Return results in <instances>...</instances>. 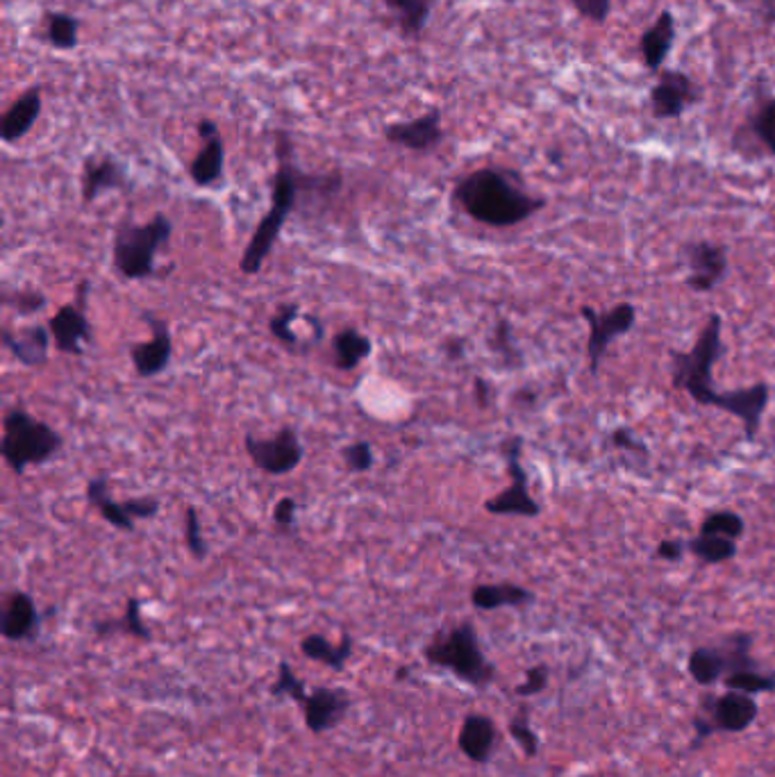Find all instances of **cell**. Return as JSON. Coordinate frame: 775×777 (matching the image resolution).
<instances>
[{
  "mask_svg": "<svg viewBox=\"0 0 775 777\" xmlns=\"http://www.w3.org/2000/svg\"><path fill=\"white\" fill-rule=\"evenodd\" d=\"M453 198L473 221L489 227H514L546 205L544 198L526 192L519 175L501 166H484L464 175L455 185Z\"/></svg>",
  "mask_w": 775,
  "mask_h": 777,
  "instance_id": "cell-1",
  "label": "cell"
},
{
  "mask_svg": "<svg viewBox=\"0 0 775 777\" xmlns=\"http://www.w3.org/2000/svg\"><path fill=\"white\" fill-rule=\"evenodd\" d=\"M275 158H278V171L273 175L271 207L262 217L260 225L255 227L253 237L242 255L239 269L244 275H257L262 271L284 223H287V219L296 210L298 200L303 198L305 173L294 164V146L292 139L284 133H278L275 137Z\"/></svg>",
  "mask_w": 775,
  "mask_h": 777,
  "instance_id": "cell-2",
  "label": "cell"
},
{
  "mask_svg": "<svg viewBox=\"0 0 775 777\" xmlns=\"http://www.w3.org/2000/svg\"><path fill=\"white\" fill-rule=\"evenodd\" d=\"M423 657L428 664L451 670L455 678L476 689H484L496 678V666L484 657L478 632L469 620L436 632L423 648Z\"/></svg>",
  "mask_w": 775,
  "mask_h": 777,
  "instance_id": "cell-3",
  "label": "cell"
},
{
  "mask_svg": "<svg viewBox=\"0 0 775 777\" xmlns=\"http://www.w3.org/2000/svg\"><path fill=\"white\" fill-rule=\"evenodd\" d=\"M173 223L167 214H155L146 223H135L131 217L123 219L114 232L112 259L114 269L125 280H148L155 273L158 252L171 242Z\"/></svg>",
  "mask_w": 775,
  "mask_h": 777,
  "instance_id": "cell-4",
  "label": "cell"
},
{
  "mask_svg": "<svg viewBox=\"0 0 775 777\" xmlns=\"http://www.w3.org/2000/svg\"><path fill=\"white\" fill-rule=\"evenodd\" d=\"M721 350H723V319L721 314H710L691 350L671 353V378H674V386L689 394L693 403L714 407L718 388L714 386L712 369L721 357Z\"/></svg>",
  "mask_w": 775,
  "mask_h": 777,
  "instance_id": "cell-5",
  "label": "cell"
},
{
  "mask_svg": "<svg viewBox=\"0 0 775 777\" xmlns=\"http://www.w3.org/2000/svg\"><path fill=\"white\" fill-rule=\"evenodd\" d=\"M64 446V439L58 430L50 428L46 421L35 419L21 407H12L3 419V453L5 464L16 476H23L30 466L46 464L53 459Z\"/></svg>",
  "mask_w": 775,
  "mask_h": 777,
  "instance_id": "cell-6",
  "label": "cell"
},
{
  "mask_svg": "<svg viewBox=\"0 0 775 777\" xmlns=\"http://www.w3.org/2000/svg\"><path fill=\"white\" fill-rule=\"evenodd\" d=\"M753 639L737 632L728 637L721 645H703L696 648L689 655V673L691 678L701 687H712L721 678H726V673L743 670V668H758L755 662L748 655L751 651Z\"/></svg>",
  "mask_w": 775,
  "mask_h": 777,
  "instance_id": "cell-7",
  "label": "cell"
},
{
  "mask_svg": "<svg viewBox=\"0 0 775 777\" xmlns=\"http://www.w3.org/2000/svg\"><path fill=\"white\" fill-rule=\"evenodd\" d=\"M521 451H524L521 436L505 439L503 455L507 461V473L512 478V484L494 498H489L484 503V511L494 516H524V518H537L541 514V505L530 494L528 473L521 464Z\"/></svg>",
  "mask_w": 775,
  "mask_h": 777,
  "instance_id": "cell-8",
  "label": "cell"
},
{
  "mask_svg": "<svg viewBox=\"0 0 775 777\" xmlns=\"http://www.w3.org/2000/svg\"><path fill=\"white\" fill-rule=\"evenodd\" d=\"M244 448L250 461L255 464V469H260L262 473L273 478H282L296 471L305 457L296 428H282L269 439L246 434Z\"/></svg>",
  "mask_w": 775,
  "mask_h": 777,
  "instance_id": "cell-9",
  "label": "cell"
},
{
  "mask_svg": "<svg viewBox=\"0 0 775 777\" xmlns=\"http://www.w3.org/2000/svg\"><path fill=\"white\" fill-rule=\"evenodd\" d=\"M582 319L589 325V342H587V355H589V371L596 375L601 369V361L618 336L628 334L635 323H637V309L632 303H622L607 312H599L591 305H585L580 309Z\"/></svg>",
  "mask_w": 775,
  "mask_h": 777,
  "instance_id": "cell-10",
  "label": "cell"
},
{
  "mask_svg": "<svg viewBox=\"0 0 775 777\" xmlns=\"http://www.w3.org/2000/svg\"><path fill=\"white\" fill-rule=\"evenodd\" d=\"M687 264V287L696 294H710L728 273V248L716 242H689L682 246Z\"/></svg>",
  "mask_w": 775,
  "mask_h": 777,
  "instance_id": "cell-11",
  "label": "cell"
},
{
  "mask_svg": "<svg viewBox=\"0 0 775 777\" xmlns=\"http://www.w3.org/2000/svg\"><path fill=\"white\" fill-rule=\"evenodd\" d=\"M768 400H771V386L766 382H758L751 386L730 388V392H718L714 407L737 417L743 423V434L748 442H755Z\"/></svg>",
  "mask_w": 775,
  "mask_h": 777,
  "instance_id": "cell-12",
  "label": "cell"
},
{
  "mask_svg": "<svg viewBox=\"0 0 775 777\" xmlns=\"http://www.w3.org/2000/svg\"><path fill=\"white\" fill-rule=\"evenodd\" d=\"M303 705V718L312 735H323L337 728L350 710V695L342 687H315L307 691Z\"/></svg>",
  "mask_w": 775,
  "mask_h": 777,
  "instance_id": "cell-13",
  "label": "cell"
},
{
  "mask_svg": "<svg viewBox=\"0 0 775 777\" xmlns=\"http://www.w3.org/2000/svg\"><path fill=\"white\" fill-rule=\"evenodd\" d=\"M384 139L411 152H430L439 148L444 141L442 110L432 108L428 114L419 119L390 123L384 127Z\"/></svg>",
  "mask_w": 775,
  "mask_h": 777,
  "instance_id": "cell-14",
  "label": "cell"
},
{
  "mask_svg": "<svg viewBox=\"0 0 775 777\" xmlns=\"http://www.w3.org/2000/svg\"><path fill=\"white\" fill-rule=\"evenodd\" d=\"M196 133L202 139V148L189 166V175L196 187H214L223 177L225 166V144L221 130L212 119H200Z\"/></svg>",
  "mask_w": 775,
  "mask_h": 777,
  "instance_id": "cell-15",
  "label": "cell"
},
{
  "mask_svg": "<svg viewBox=\"0 0 775 777\" xmlns=\"http://www.w3.org/2000/svg\"><path fill=\"white\" fill-rule=\"evenodd\" d=\"M142 317L152 330V340L133 346L131 359H133L139 378H158L171 365L173 340H171V332H169V325L164 319L155 317L152 312H144Z\"/></svg>",
  "mask_w": 775,
  "mask_h": 777,
  "instance_id": "cell-16",
  "label": "cell"
},
{
  "mask_svg": "<svg viewBox=\"0 0 775 777\" xmlns=\"http://www.w3.org/2000/svg\"><path fill=\"white\" fill-rule=\"evenodd\" d=\"M48 330L60 353L83 357L87 344L94 340L91 323L85 317L83 305H64L58 309L56 317H50Z\"/></svg>",
  "mask_w": 775,
  "mask_h": 777,
  "instance_id": "cell-17",
  "label": "cell"
},
{
  "mask_svg": "<svg viewBox=\"0 0 775 777\" xmlns=\"http://www.w3.org/2000/svg\"><path fill=\"white\" fill-rule=\"evenodd\" d=\"M696 100H699L696 85L682 71H662L651 91V106L657 119H678Z\"/></svg>",
  "mask_w": 775,
  "mask_h": 777,
  "instance_id": "cell-18",
  "label": "cell"
},
{
  "mask_svg": "<svg viewBox=\"0 0 775 777\" xmlns=\"http://www.w3.org/2000/svg\"><path fill=\"white\" fill-rule=\"evenodd\" d=\"M127 185V169L112 158V155H102V158H91L85 160L83 166V200L89 205L98 200L102 194L125 189Z\"/></svg>",
  "mask_w": 775,
  "mask_h": 777,
  "instance_id": "cell-19",
  "label": "cell"
},
{
  "mask_svg": "<svg viewBox=\"0 0 775 777\" xmlns=\"http://www.w3.org/2000/svg\"><path fill=\"white\" fill-rule=\"evenodd\" d=\"M0 340L3 346L21 361L23 367L37 369L44 367L48 361V350H50V330L48 325H28L21 330H3L0 332Z\"/></svg>",
  "mask_w": 775,
  "mask_h": 777,
  "instance_id": "cell-20",
  "label": "cell"
},
{
  "mask_svg": "<svg viewBox=\"0 0 775 777\" xmlns=\"http://www.w3.org/2000/svg\"><path fill=\"white\" fill-rule=\"evenodd\" d=\"M41 106H44V89L39 85L21 94L12 102V108L3 114V121H0V137H3V141L14 144L28 135L35 127L37 119L41 116Z\"/></svg>",
  "mask_w": 775,
  "mask_h": 777,
  "instance_id": "cell-21",
  "label": "cell"
},
{
  "mask_svg": "<svg viewBox=\"0 0 775 777\" xmlns=\"http://www.w3.org/2000/svg\"><path fill=\"white\" fill-rule=\"evenodd\" d=\"M758 718V705L748 693L728 691L714 701L712 728L721 732H743Z\"/></svg>",
  "mask_w": 775,
  "mask_h": 777,
  "instance_id": "cell-22",
  "label": "cell"
},
{
  "mask_svg": "<svg viewBox=\"0 0 775 777\" xmlns=\"http://www.w3.org/2000/svg\"><path fill=\"white\" fill-rule=\"evenodd\" d=\"M457 745L462 750V755L476 762V764H487L489 757L494 753L496 745V725L489 716L482 714H469L464 718L459 735H457Z\"/></svg>",
  "mask_w": 775,
  "mask_h": 777,
  "instance_id": "cell-23",
  "label": "cell"
},
{
  "mask_svg": "<svg viewBox=\"0 0 775 777\" xmlns=\"http://www.w3.org/2000/svg\"><path fill=\"white\" fill-rule=\"evenodd\" d=\"M674 41H676V18L668 10H664L651 28L641 35L639 50L643 64L651 71H660L671 53V48H674Z\"/></svg>",
  "mask_w": 775,
  "mask_h": 777,
  "instance_id": "cell-24",
  "label": "cell"
},
{
  "mask_svg": "<svg viewBox=\"0 0 775 777\" xmlns=\"http://www.w3.org/2000/svg\"><path fill=\"white\" fill-rule=\"evenodd\" d=\"M37 630H39V612L35 601L23 591L12 593L3 612V637L8 641H25V639H33Z\"/></svg>",
  "mask_w": 775,
  "mask_h": 777,
  "instance_id": "cell-25",
  "label": "cell"
},
{
  "mask_svg": "<svg viewBox=\"0 0 775 777\" xmlns=\"http://www.w3.org/2000/svg\"><path fill=\"white\" fill-rule=\"evenodd\" d=\"M534 601V593L521 584H478L471 591V603L480 612H494L501 607H526Z\"/></svg>",
  "mask_w": 775,
  "mask_h": 777,
  "instance_id": "cell-26",
  "label": "cell"
},
{
  "mask_svg": "<svg viewBox=\"0 0 775 777\" xmlns=\"http://www.w3.org/2000/svg\"><path fill=\"white\" fill-rule=\"evenodd\" d=\"M87 501L100 511V516L106 518L112 528L121 532H135V518L131 516V511H127L125 503H116L112 498L108 478H91L87 482Z\"/></svg>",
  "mask_w": 775,
  "mask_h": 777,
  "instance_id": "cell-27",
  "label": "cell"
},
{
  "mask_svg": "<svg viewBox=\"0 0 775 777\" xmlns=\"http://www.w3.org/2000/svg\"><path fill=\"white\" fill-rule=\"evenodd\" d=\"M332 353H334V367L340 371H355L361 361L371 357L373 342L357 328H344L334 334Z\"/></svg>",
  "mask_w": 775,
  "mask_h": 777,
  "instance_id": "cell-28",
  "label": "cell"
},
{
  "mask_svg": "<svg viewBox=\"0 0 775 777\" xmlns=\"http://www.w3.org/2000/svg\"><path fill=\"white\" fill-rule=\"evenodd\" d=\"M300 653L307 659L319 662L332 670H344L353 655V637L346 632L340 643H330L321 634H307L300 641Z\"/></svg>",
  "mask_w": 775,
  "mask_h": 777,
  "instance_id": "cell-29",
  "label": "cell"
},
{
  "mask_svg": "<svg viewBox=\"0 0 775 777\" xmlns=\"http://www.w3.org/2000/svg\"><path fill=\"white\" fill-rule=\"evenodd\" d=\"M434 3L436 0H384V8L394 14L405 37L417 39L426 30Z\"/></svg>",
  "mask_w": 775,
  "mask_h": 777,
  "instance_id": "cell-30",
  "label": "cell"
},
{
  "mask_svg": "<svg viewBox=\"0 0 775 777\" xmlns=\"http://www.w3.org/2000/svg\"><path fill=\"white\" fill-rule=\"evenodd\" d=\"M687 551L703 564H726L737 557V541L716 534H696L687 541Z\"/></svg>",
  "mask_w": 775,
  "mask_h": 777,
  "instance_id": "cell-31",
  "label": "cell"
},
{
  "mask_svg": "<svg viewBox=\"0 0 775 777\" xmlns=\"http://www.w3.org/2000/svg\"><path fill=\"white\" fill-rule=\"evenodd\" d=\"M46 39L58 50H73L81 44V18L66 12L46 14Z\"/></svg>",
  "mask_w": 775,
  "mask_h": 777,
  "instance_id": "cell-32",
  "label": "cell"
},
{
  "mask_svg": "<svg viewBox=\"0 0 775 777\" xmlns=\"http://www.w3.org/2000/svg\"><path fill=\"white\" fill-rule=\"evenodd\" d=\"M94 630H96V634H100V637L121 632V634H133V637L144 639V641H150V639H152L148 626L142 620V603H139L137 599L127 601L125 614H123L119 620H100V624L94 626Z\"/></svg>",
  "mask_w": 775,
  "mask_h": 777,
  "instance_id": "cell-33",
  "label": "cell"
},
{
  "mask_svg": "<svg viewBox=\"0 0 775 777\" xmlns=\"http://www.w3.org/2000/svg\"><path fill=\"white\" fill-rule=\"evenodd\" d=\"M300 319V307L296 303H287V305H280L273 317L269 319V332L275 336V340L282 344V346H287L290 350H305L309 348L307 344L300 342V336L292 330V323Z\"/></svg>",
  "mask_w": 775,
  "mask_h": 777,
  "instance_id": "cell-34",
  "label": "cell"
},
{
  "mask_svg": "<svg viewBox=\"0 0 775 777\" xmlns=\"http://www.w3.org/2000/svg\"><path fill=\"white\" fill-rule=\"evenodd\" d=\"M723 684H726L730 691L755 695V693L775 691V676H766V673L755 668H743V670L728 673V676L723 678Z\"/></svg>",
  "mask_w": 775,
  "mask_h": 777,
  "instance_id": "cell-35",
  "label": "cell"
},
{
  "mask_svg": "<svg viewBox=\"0 0 775 777\" xmlns=\"http://www.w3.org/2000/svg\"><path fill=\"white\" fill-rule=\"evenodd\" d=\"M701 534H716V536H728L739 541L746 532V523L743 518L737 511L730 509H721V511H712L710 516H705V521L701 523Z\"/></svg>",
  "mask_w": 775,
  "mask_h": 777,
  "instance_id": "cell-36",
  "label": "cell"
},
{
  "mask_svg": "<svg viewBox=\"0 0 775 777\" xmlns=\"http://www.w3.org/2000/svg\"><path fill=\"white\" fill-rule=\"evenodd\" d=\"M3 305L14 309V312H19L21 317H30V314H37L41 312V309H46L48 305V298L41 294V292H35V289H16V292H10V289H3Z\"/></svg>",
  "mask_w": 775,
  "mask_h": 777,
  "instance_id": "cell-37",
  "label": "cell"
},
{
  "mask_svg": "<svg viewBox=\"0 0 775 777\" xmlns=\"http://www.w3.org/2000/svg\"><path fill=\"white\" fill-rule=\"evenodd\" d=\"M342 459L350 473H369L376 466V453L367 439H357V442L348 444L342 451Z\"/></svg>",
  "mask_w": 775,
  "mask_h": 777,
  "instance_id": "cell-38",
  "label": "cell"
},
{
  "mask_svg": "<svg viewBox=\"0 0 775 777\" xmlns=\"http://www.w3.org/2000/svg\"><path fill=\"white\" fill-rule=\"evenodd\" d=\"M271 695L280 698H292L294 703H303L305 701V695H307V687L305 682L296 676V673L292 670V666L287 662H282L280 664V670H278V680L271 684Z\"/></svg>",
  "mask_w": 775,
  "mask_h": 777,
  "instance_id": "cell-39",
  "label": "cell"
},
{
  "mask_svg": "<svg viewBox=\"0 0 775 777\" xmlns=\"http://www.w3.org/2000/svg\"><path fill=\"white\" fill-rule=\"evenodd\" d=\"M185 543H187V551L192 553L194 559H205L210 553V546H208V541H205L202 536V528H200V516L194 507H187L185 511Z\"/></svg>",
  "mask_w": 775,
  "mask_h": 777,
  "instance_id": "cell-40",
  "label": "cell"
},
{
  "mask_svg": "<svg viewBox=\"0 0 775 777\" xmlns=\"http://www.w3.org/2000/svg\"><path fill=\"white\" fill-rule=\"evenodd\" d=\"M753 130L758 139L766 146V150L775 158V98L766 100L753 119Z\"/></svg>",
  "mask_w": 775,
  "mask_h": 777,
  "instance_id": "cell-41",
  "label": "cell"
},
{
  "mask_svg": "<svg viewBox=\"0 0 775 777\" xmlns=\"http://www.w3.org/2000/svg\"><path fill=\"white\" fill-rule=\"evenodd\" d=\"M489 344H492V348L505 359V365H519L521 355H519V350H516V346H514L512 325H509L505 319H501V321L496 323L494 334H492V342H489Z\"/></svg>",
  "mask_w": 775,
  "mask_h": 777,
  "instance_id": "cell-42",
  "label": "cell"
},
{
  "mask_svg": "<svg viewBox=\"0 0 775 777\" xmlns=\"http://www.w3.org/2000/svg\"><path fill=\"white\" fill-rule=\"evenodd\" d=\"M509 735L514 737L516 743L521 745V750H524V753H526L528 757H534V755L539 753V739H537L534 730L528 725L526 712H521L519 716H514V718L509 720Z\"/></svg>",
  "mask_w": 775,
  "mask_h": 777,
  "instance_id": "cell-43",
  "label": "cell"
},
{
  "mask_svg": "<svg viewBox=\"0 0 775 777\" xmlns=\"http://www.w3.org/2000/svg\"><path fill=\"white\" fill-rule=\"evenodd\" d=\"M546 682H549V668L544 664L532 666L526 673V682L516 687V695H521V698L537 695L546 689Z\"/></svg>",
  "mask_w": 775,
  "mask_h": 777,
  "instance_id": "cell-44",
  "label": "cell"
},
{
  "mask_svg": "<svg viewBox=\"0 0 775 777\" xmlns=\"http://www.w3.org/2000/svg\"><path fill=\"white\" fill-rule=\"evenodd\" d=\"M571 3L591 23H605L612 12V0H571Z\"/></svg>",
  "mask_w": 775,
  "mask_h": 777,
  "instance_id": "cell-45",
  "label": "cell"
},
{
  "mask_svg": "<svg viewBox=\"0 0 775 777\" xmlns=\"http://www.w3.org/2000/svg\"><path fill=\"white\" fill-rule=\"evenodd\" d=\"M127 511L135 518V521H146V518H155L160 511V501L155 496H137L125 501Z\"/></svg>",
  "mask_w": 775,
  "mask_h": 777,
  "instance_id": "cell-46",
  "label": "cell"
},
{
  "mask_svg": "<svg viewBox=\"0 0 775 777\" xmlns=\"http://www.w3.org/2000/svg\"><path fill=\"white\" fill-rule=\"evenodd\" d=\"M296 511H298V503L292 496H284L275 503L273 507V523L278 528H294L296 526Z\"/></svg>",
  "mask_w": 775,
  "mask_h": 777,
  "instance_id": "cell-47",
  "label": "cell"
},
{
  "mask_svg": "<svg viewBox=\"0 0 775 777\" xmlns=\"http://www.w3.org/2000/svg\"><path fill=\"white\" fill-rule=\"evenodd\" d=\"M610 442L614 448H622V451H628V453H645V444L639 442V439L632 434L630 428H616L612 430L610 434Z\"/></svg>",
  "mask_w": 775,
  "mask_h": 777,
  "instance_id": "cell-48",
  "label": "cell"
},
{
  "mask_svg": "<svg viewBox=\"0 0 775 777\" xmlns=\"http://www.w3.org/2000/svg\"><path fill=\"white\" fill-rule=\"evenodd\" d=\"M685 553H687V543L682 539H664L655 548V557L664 562H680Z\"/></svg>",
  "mask_w": 775,
  "mask_h": 777,
  "instance_id": "cell-49",
  "label": "cell"
},
{
  "mask_svg": "<svg viewBox=\"0 0 775 777\" xmlns=\"http://www.w3.org/2000/svg\"><path fill=\"white\" fill-rule=\"evenodd\" d=\"M444 353H446V357L453 359V361L464 359V340H459V336H453V340H448V342L444 344Z\"/></svg>",
  "mask_w": 775,
  "mask_h": 777,
  "instance_id": "cell-50",
  "label": "cell"
},
{
  "mask_svg": "<svg viewBox=\"0 0 775 777\" xmlns=\"http://www.w3.org/2000/svg\"><path fill=\"white\" fill-rule=\"evenodd\" d=\"M476 400L480 407H487L489 405V394H492V388H489V384L482 380V378H476Z\"/></svg>",
  "mask_w": 775,
  "mask_h": 777,
  "instance_id": "cell-51",
  "label": "cell"
},
{
  "mask_svg": "<svg viewBox=\"0 0 775 777\" xmlns=\"http://www.w3.org/2000/svg\"><path fill=\"white\" fill-rule=\"evenodd\" d=\"M758 12L766 23L775 25V0H758Z\"/></svg>",
  "mask_w": 775,
  "mask_h": 777,
  "instance_id": "cell-52",
  "label": "cell"
},
{
  "mask_svg": "<svg viewBox=\"0 0 775 777\" xmlns=\"http://www.w3.org/2000/svg\"><path fill=\"white\" fill-rule=\"evenodd\" d=\"M123 777H144V775H123Z\"/></svg>",
  "mask_w": 775,
  "mask_h": 777,
  "instance_id": "cell-53",
  "label": "cell"
}]
</instances>
